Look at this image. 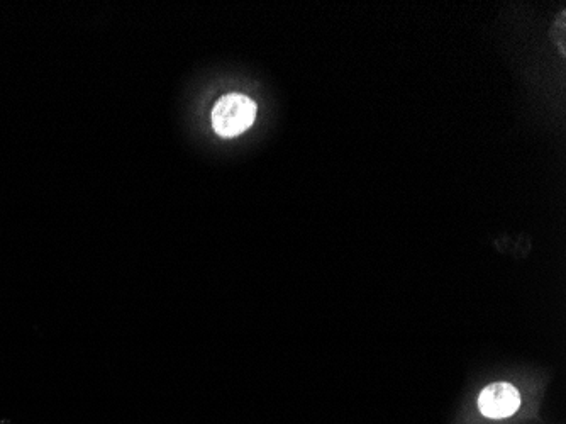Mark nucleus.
Returning <instances> with one entry per match:
<instances>
[{"instance_id": "nucleus-1", "label": "nucleus", "mask_w": 566, "mask_h": 424, "mask_svg": "<svg viewBox=\"0 0 566 424\" xmlns=\"http://www.w3.org/2000/svg\"><path fill=\"white\" fill-rule=\"evenodd\" d=\"M256 104L243 94L222 95L212 109V128L219 136L234 138L255 123Z\"/></svg>"}, {"instance_id": "nucleus-2", "label": "nucleus", "mask_w": 566, "mask_h": 424, "mask_svg": "<svg viewBox=\"0 0 566 424\" xmlns=\"http://www.w3.org/2000/svg\"><path fill=\"white\" fill-rule=\"evenodd\" d=\"M521 408V394L516 387L507 382H495L480 392L478 409L490 419L509 418Z\"/></svg>"}]
</instances>
